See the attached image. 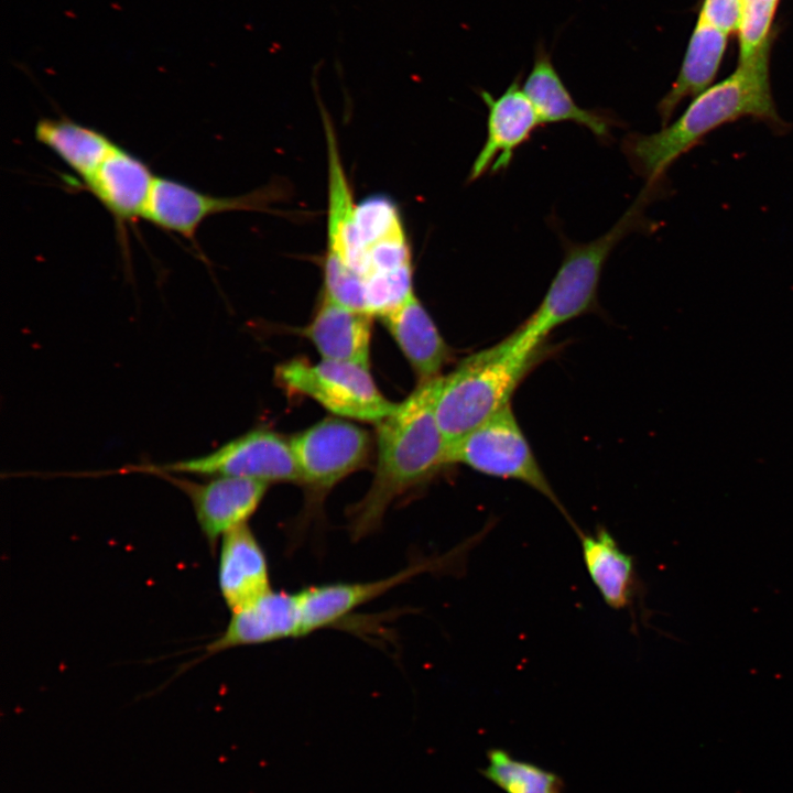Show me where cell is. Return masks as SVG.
<instances>
[{
	"mask_svg": "<svg viewBox=\"0 0 793 793\" xmlns=\"http://www.w3.org/2000/svg\"><path fill=\"white\" fill-rule=\"evenodd\" d=\"M355 222L366 311L382 317L414 293L412 253L403 221L398 207L371 204L358 211Z\"/></svg>",
	"mask_w": 793,
	"mask_h": 793,
	"instance_id": "cell-5",
	"label": "cell"
},
{
	"mask_svg": "<svg viewBox=\"0 0 793 793\" xmlns=\"http://www.w3.org/2000/svg\"><path fill=\"white\" fill-rule=\"evenodd\" d=\"M776 4L762 0H745L739 25V63L770 50V30Z\"/></svg>",
	"mask_w": 793,
	"mask_h": 793,
	"instance_id": "cell-25",
	"label": "cell"
},
{
	"mask_svg": "<svg viewBox=\"0 0 793 793\" xmlns=\"http://www.w3.org/2000/svg\"><path fill=\"white\" fill-rule=\"evenodd\" d=\"M482 774L504 793H564V783L557 774L517 759L504 749L487 752Z\"/></svg>",
	"mask_w": 793,
	"mask_h": 793,
	"instance_id": "cell-24",
	"label": "cell"
},
{
	"mask_svg": "<svg viewBox=\"0 0 793 793\" xmlns=\"http://www.w3.org/2000/svg\"><path fill=\"white\" fill-rule=\"evenodd\" d=\"M449 465L463 464L487 476L521 481L554 503L577 531L541 469L511 404L448 446Z\"/></svg>",
	"mask_w": 793,
	"mask_h": 793,
	"instance_id": "cell-9",
	"label": "cell"
},
{
	"mask_svg": "<svg viewBox=\"0 0 793 793\" xmlns=\"http://www.w3.org/2000/svg\"><path fill=\"white\" fill-rule=\"evenodd\" d=\"M660 193L644 185L615 225L591 241L575 242L562 236V262L544 297L502 344L514 352L534 351L556 327L597 309L599 281L609 256L627 236L651 228L644 209Z\"/></svg>",
	"mask_w": 793,
	"mask_h": 793,
	"instance_id": "cell-3",
	"label": "cell"
},
{
	"mask_svg": "<svg viewBox=\"0 0 793 793\" xmlns=\"http://www.w3.org/2000/svg\"><path fill=\"white\" fill-rule=\"evenodd\" d=\"M218 585L230 611L272 589L267 554L248 523L220 540Z\"/></svg>",
	"mask_w": 793,
	"mask_h": 793,
	"instance_id": "cell-20",
	"label": "cell"
},
{
	"mask_svg": "<svg viewBox=\"0 0 793 793\" xmlns=\"http://www.w3.org/2000/svg\"><path fill=\"white\" fill-rule=\"evenodd\" d=\"M762 1H765V2H770V3H774V4H776L779 0H762Z\"/></svg>",
	"mask_w": 793,
	"mask_h": 793,
	"instance_id": "cell-27",
	"label": "cell"
},
{
	"mask_svg": "<svg viewBox=\"0 0 793 793\" xmlns=\"http://www.w3.org/2000/svg\"><path fill=\"white\" fill-rule=\"evenodd\" d=\"M323 118L328 157L327 239L323 293L346 307L366 313L365 289L355 274L356 203L343 167L334 128L325 113Z\"/></svg>",
	"mask_w": 793,
	"mask_h": 793,
	"instance_id": "cell-10",
	"label": "cell"
},
{
	"mask_svg": "<svg viewBox=\"0 0 793 793\" xmlns=\"http://www.w3.org/2000/svg\"><path fill=\"white\" fill-rule=\"evenodd\" d=\"M276 194L270 186L239 196H214L172 178L155 177L143 219L195 243L196 232L208 217L231 210H263Z\"/></svg>",
	"mask_w": 793,
	"mask_h": 793,
	"instance_id": "cell-11",
	"label": "cell"
},
{
	"mask_svg": "<svg viewBox=\"0 0 793 793\" xmlns=\"http://www.w3.org/2000/svg\"><path fill=\"white\" fill-rule=\"evenodd\" d=\"M35 140L57 155L83 183L87 182L117 145L101 131L67 117L42 118Z\"/></svg>",
	"mask_w": 793,
	"mask_h": 793,
	"instance_id": "cell-23",
	"label": "cell"
},
{
	"mask_svg": "<svg viewBox=\"0 0 793 793\" xmlns=\"http://www.w3.org/2000/svg\"><path fill=\"white\" fill-rule=\"evenodd\" d=\"M380 319L413 369L417 383L443 376L441 372L453 352L415 293Z\"/></svg>",
	"mask_w": 793,
	"mask_h": 793,
	"instance_id": "cell-19",
	"label": "cell"
},
{
	"mask_svg": "<svg viewBox=\"0 0 793 793\" xmlns=\"http://www.w3.org/2000/svg\"><path fill=\"white\" fill-rule=\"evenodd\" d=\"M548 354L545 344L521 354L500 341L442 376L435 414L448 446L509 405L520 383Z\"/></svg>",
	"mask_w": 793,
	"mask_h": 793,
	"instance_id": "cell-4",
	"label": "cell"
},
{
	"mask_svg": "<svg viewBox=\"0 0 793 793\" xmlns=\"http://www.w3.org/2000/svg\"><path fill=\"white\" fill-rule=\"evenodd\" d=\"M155 177L143 160L116 145L84 184L123 231L144 218Z\"/></svg>",
	"mask_w": 793,
	"mask_h": 793,
	"instance_id": "cell-17",
	"label": "cell"
},
{
	"mask_svg": "<svg viewBox=\"0 0 793 793\" xmlns=\"http://www.w3.org/2000/svg\"><path fill=\"white\" fill-rule=\"evenodd\" d=\"M305 489L304 521L318 514L329 491L343 479L365 468L372 441L358 424L327 417L290 439Z\"/></svg>",
	"mask_w": 793,
	"mask_h": 793,
	"instance_id": "cell-6",
	"label": "cell"
},
{
	"mask_svg": "<svg viewBox=\"0 0 793 793\" xmlns=\"http://www.w3.org/2000/svg\"><path fill=\"white\" fill-rule=\"evenodd\" d=\"M521 79L522 74H518L497 97L485 89L478 90L488 110L486 138L471 164L469 183L487 173L493 174L508 169L515 151L543 126L522 88Z\"/></svg>",
	"mask_w": 793,
	"mask_h": 793,
	"instance_id": "cell-13",
	"label": "cell"
},
{
	"mask_svg": "<svg viewBox=\"0 0 793 793\" xmlns=\"http://www.w3.org/2000/svg\"><path fill=\"white\" fill-rule=\"evenodd\" d=\"M576 533L586 571L605 604L613 610L631 607L638 588L633 557L604 526H598L594 533L580 529Z\"/></svg>",
	"mask_w": 793,
	"mask_h": 793,
	"instance_id": "cell-21",
	"label": "cell"
},
{
	"mask_svg": "<svg viewBox=\"0 0 793 793\" xmlns=\"http://www.w3.org/2000/svg\"><path fill=\"white\" fill-rule=\"evenodd\" d=\"M119 471L242 477L269 485L301 484L290 441L267 428L251 430L206 455L165 464L131 465Z\"/></svg>",
	"mask_w": 793,
	"mask_h": 793,
	"instance_id": "cell-8",
	"label": "cell"
},
{
	"mask_svg": "<svg viewBox=\"0 0 793 793\" xmlns=\"http://www.w3.org/2000/svg\"><path fill=\"white\" fill-rule=\"evenodd\" d=\"M274 378L289 394L308 397L347 420L377 425L398 404L381 393L369 368L357 363L292 359L276 367Z\"/></svg>",
	"mask_w": 793,
	"mask_h": 793,
	"instance_id": "cell-7",
	"label": "cell"
},
{
	"mask_svg": "<svg viewBox=\"0 0 793 793\" xmlns=\"http://www.w3.org/2000/svg\"><path fill=\"white\" fill-rule=\"evenodd\" d=\"M769 55L767 50L739 63L731 75L694 97L677 119L660 131L623 138L621 149L645 185L662 188L670 166L726 123L752 118L775 132L785 131L787 124L779 116L771 94Z\"/></svg>",
	"mask_w": 793,
	"mask_h": 793,
	"instance_id": "cell-1",
	"label": "cell"
},
{
	"mask_svg": "<svg viewBox=\"0 0 793 793\" xmlns=\"http://www.w3.org/2000/svg\"><path fill=\"white\" fill-rule=\"evenodd\" d=\"M522 88L543 126L574 122L588 129L602 142L611 140L615 127H622L613 113L604 109H586L576 104L556 70L550 52L541 42L535 46L533 64Z\"/></svg>",
	"mask_w": 793,
	"mask_h": 793,
	"instance_id": "cell-16",
	"label": "cell"
},
{
	"mask_svg": "<svg viewBox=\"0 0 793 793\" xmlns=\"http://www.w3.org/2000/svg\"><path fill=\"white\" fill-rule=\"evenodd\" d=\"M467 543L448 554L425 557L387 577L370 582H335L308 586L298 590L304 636L333 626L357 608L374 600L390 589L425 573L441 571L459 557Z\"/></svg>",
	"mask_w": 793,
	"mask_h": 793,
	"instance_id": "cell-12",
	"label": "cell"
},
{
	"mask_svg": "<svg viewBox=\"0 0 793 793\" xmlns=\"http://www.w3.org/2000/svg\"><path fill=\"white\" fill-rule=\"evenodd\" d=\"M441 377L417 383L394 411L377 424L373 478L363 497L347 512L352 541L376 532L394 501L449 465L448 443L435 414Z\"/></svg>",
	"mask_w": 793,
	"mask_h": 793,
	"instance_id": "cell-2",
	"label": "cell"
},
{
	"mask_svg": "<svg viewBox=\"0 0 793 793\" xmlns=\"http://www.w3.org/2000/svg\"><path fill=\"white\" fill-rule=\"evenodd\" d=\"M727 35L697 21L678 75L658 104L662 127L669 123L676 107L686 97L694 98L711 86L725 53Z\"/></svg>",
	"mask_w": 793,
	"mask_h": 793,
	"instance_id": "cell-22",
	"label": "cell"
},
{
	"mask_svg": "<svg viewBox=\"0 0 793 793\" xmlns=\"http://www.w3.org/2000/svg\"><path fill=\"white\" fill-rule=\"evenodd\" d=\"M303 636V611L298 590L290 593L270 589L231 611L225 630L207 644L205 655Z\"/></svg>",
	"mask_w": 793,
	"mask_h": 793,
	"instance_id": "cell-15",
	"label": "cell"
},
{
	"mask_svg": "<svg viewBox=\"0 0 793 793\" xmlns=\"http://www.w3.org/2000/svg\"><path fill=\"white\" fill-rule=\"evenodd\" d=\"M159 476L189 498L200 531L213 552L225 534L248 523L270 486L242 477L221 476L207 482H196L170 474Z\"/></svg>",
	"mask_w": 793,
	"mask_h": 793,
	"instance_id": "cell-14",
	"label": "cell"
},
{
	"mask_svg": "<svg viewBox=\"0 0 793 793\" xmlns=\"http://www.w3.org/2000/svg\"><path fill=\"white\" fill-rule=\"evenodd\" d=\"M745 0H704L698 20L726 33L739 29Z\"/></svg>",
	"mask_w": 793,
	"mask_h": 793,
	"instance_id": "cell-26",
	"label": "cell"
},
{
	"mask_svg": "<svg viewBox=\"0 0 793 793\" xmlns=\"http://www.w3.org/2000/svg\"><path fill=\"white\" fill-rule=\"evenodd\" d=\"M373 316L348 308L323 293L307 325L300 329L324 360L370 368Z\"/></svg>",
	"mask_w": 793,
	"mask_h": 793,
	"instance_id": "cell-18",
	"label": "cell"
}]
</instances>
